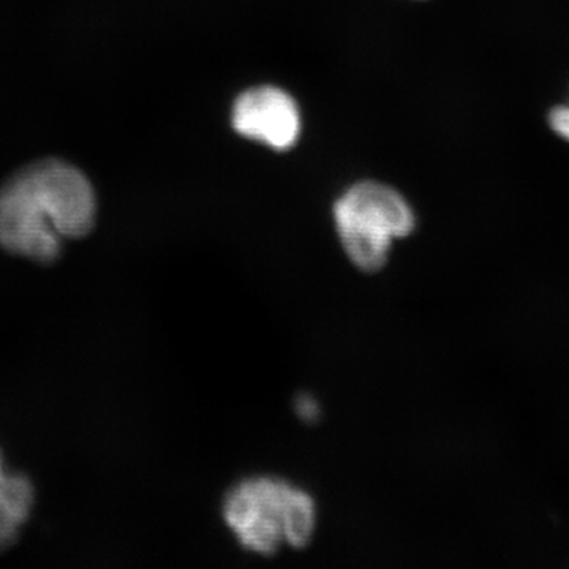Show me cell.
Listing matches in <instances>:
<instances>
[{"label": "cell", "mask_w": 569, "mask_h": 569, "mask_svg": "<svg viewBox=\"0 0 569 569\" xmlns=\"http://www.w3.org/2000/svg\"><path fill=\"white\" fill-rule=\"evenodd\" d=\"M96 220V189L66 160L26 164L0 186V247L17 257L52 263L67 241L91 233Z\"/></svg>", "instance_id": "6da1fadb"}, {"label": "cell", "mask_w": 569, "mask_h": 569, "mask_svg": "<svg viewBox=\"0 0 569 569\" xmlns=\"http://www.w3.org/2000/svg\"><path fill=\"white\" fill-rule=\"evenodd\" d=\"M222 519L247 552L274 557L283 546L302 550L312 545L318 508L312 493L288 479L254 475L227 490Z\"/></svg>", "instance_id": "7a4b0ae2"}, {"label": "cell", "mask_w": 569, "mask_h": 569, "mask_svg": "<svg viewBox=\"0 0 569 569\" xmlns=\"http://www.w3.org/2000/svg\"><path fill=\"white\" fill-rule=\"evenodd\" d=\"M335 222L348 260L365 274H377L388 264L396 239L417 227L413 209L392 187L359 182L335 206Z\"/></svg>", "instance_id": "3957f363"}, {"label": "cell", "mask_w": 569, "mask_h": 569, "mask_svg": "<svg viewBox=\"0 0 569 569\" xmlns=\"http://www.w3.org/2000/svg\"><path fill=\"white\" fill-rule=\"evenodd\" d=\"M233 127L249 140L263 142L276 151H287L293 148L301 133V114L298 104L282 89L261 86L249 89L236 100Z\"/></svg>", "instance_id": "277c9868"}, {"label": "cell", "mask_w": 569, "mask_h": 569, "mask_svg": "<svg viewBox=\"0 0 569 569\" xmlns=\"http://www.w3.org/2000/svg\"><path fill=\"white\" fill-rule=\"evenodd\" d=\"M36 489L26 475L7 467L0 449V552L11 548L31 519Z\"/></svg>", "instance_id": "5b68a950"}, {"label": "cell", "mask_w": 569, "mask_h": 569, "mask_svg": "<svg viewBox=\"0 0 569 569\" xmlns=\"http://www.w3.org/2000/svg\"><path fill=\"white\" fill-rule=\"evenodd\" d=\"M295 410L296 415L302 419L305 422H317L318 418L321 417V407L318 403L316 397L310 396L309 392H305V395H299L295 400Z\"/></svg>", "instance_id": "8992f818"}, {"label": "cell", "mask_w": 569, "mask_h": 569, "mask_svg": "<svg viewBox=\"0 0 569 569\" xmlns=\"http://www.w3.org/2000/svg\"><path fill=\"white\" fill-rule=\"evenodd\" d=\"M550 127L569 141V107H559L549 116Z\"/></svg>", "instance_id": "52a82bcc"}]
</instances>
